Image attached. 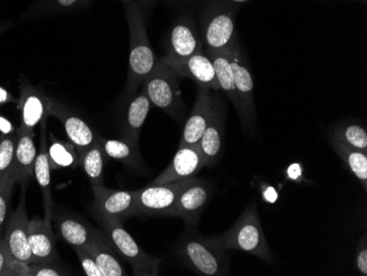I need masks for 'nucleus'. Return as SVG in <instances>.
<instances>
[{
	"mask_svg": "<svg viewBox=\"0 0 367 276\" xmlns=\"http://www.w3.org/2000/svg\"><path fill=\"white\" fill-rule=\"evenodd\" d=\"M95 258L97 265L102 271V276H126L127 272L120 262L119 254H116L114 244L107 236L104 229H95L94 237L86 247Z\"/></svg>",
	"mask_w": 367,
	"mask_h": 276,
	"instance_id": "nucleus-19",
	"label": "nucleus"
},
{
	"mask_svg": "<svg viewBox=\"0 0 367 276\" xmlns=\"http://www.w3.org/2000/svg\"><path fill=\"white\" fill-rule=\"evenodd\" d=\"M332 147L337 155L341 157L345 166L349 172L355 175V178L360 180L364 190H367V153L362 152L360 150L353 149L343 145L338 140L330 138Z\"/></svg>",
	"mask_w": 367,
	"mask_h": 276,
	"instance_id": "nucleus-27",
	"label": "nucleus"
},
{
	"mask_svg": "<svg viewBox=\"0 0 367 276\" xmlns=\"http://www.w3.org/2000/svg\"><path fill=\"white\" fill-rule=\"evenodd\" d=\"M127 15L130 36L129 71L126 96L135 94L154 69L157 60L147 38V26L141 6L137 0H121Z\"/></svg>",
	"mask_w": 367,
	"mask_h": 276,
	"instance_id": "nucleus-1",
	"label": "nucleus"
},
{
	"mask_svg": "<svg viewBox=\"0 0 367 276\" xmlns=\"http://www.w3.org/2000/svg\"><path fill=\"white\" fill-rule=\"evenodd\" d=\"M107 159L108 157L105 155L98 139L95 145L79 155V163L91 180V186L104 185V167Z\"/></svg>",
	"mask_w": 367,
	"mask_h": 276,
	"instance_id": "nucleus-28",
	"label": "nucleus"
},
{
	"mask_svg": "<svg viewBox=\"0 0 367 276\" xmlns=\"http://www.w3.org/2000/svg\"><path fill=\"white\" fill-rule=\"evenodd\" d=\"M330 138L338 140L347 147L367 153V133L362 124L353 122L338 124L332 128Z\"/></svg>",
	"mask_w": 367,
	"mask_h": 276,
	"instance_id": "nucleus-29",
	"label": "nucleus"
},
{
	"mask_svg": "<svg viewBox=\"0 0 367 276\" xmlns=\"http://www.w3.org/2000/svg\"><path fill=\"white\" fill-rule=\"evenodd\" d=\"M52 102L36 89H25L22 96V124L21 128L33 132V128L50 114Z\"/></svg>",
	"mask_w": 367,
	"mask_h": 276,
	"instance_id": "nucleus-24",
	"label": "nucleus"
},
{
	"mask_svg": "<svg viewBox=\"0 0 367 276\" xmlns=\"http://www.w3.org/2000/svg\"><path fill=\"white\" fill-rule=\"evenodd\" d=\"M213 96L209 89L198 87L195 104L182 129L180 145H197L211 119Z\"/></svg>",
	"mask_w": 367,
	"mask_h": 276,
	"instance_id": "nucleus-17",
	"label": "nucleus"
},
{
	"mask_svg": "<svg viewBox=\"0 0 367 276\" xmlns=\"http://www.w3.org/2000/svg\"><path fill=\"white\" fill-rule=\"evenodd\" d=\"M225 124H226L225 105L217 95H213L211 119L203 131V137L200 138L198 142V145L205 157L206 166H211L218 162L219 155L222 150Z\"/></svg>",
	"mask_w": 367,
	"mask_h": 276,
	"instance_id": "nucleus-14",
	"label": "nucleus"
},
{
	"mask_svg": "<svg viewBox=\"0 0 367 276\" xmlns=\"http://www.w3.org/2000/svg\"><path fill=\"white\" fill-rule=\"evenodd\" d=\"M173 1H184V0H173Z\"/></svg>",
	"mask_w": 367,
	"mask_h": 276,
	"instance_id": "nucleus-43",
	"label": "nucleus"
},
{
	"mask_svg": "<svg viewBox=\"0 0 367 276\" xmlns=\"http://www.w3.org/2000/svg\"><path fill=\"white\" fill-rule=\"evenodd\" d=\"M142 91L147 95L152 106L162 110L175 119H182L186 105L180 96L178 75L164 58L156 62L154 69L142 84Z\"/></svg>",
	"mask_w": 367,
	"mask_h": 276,
	"instance_id": "nucleus-4",
	"label": "nucleus"
},
{
	"mask_svg": "<svg viewBox=\"0 0 367 276\" xmlns=\"http://www.w3.org/2000/svg\"><path fill=\"white\" fill-rule=\"evenodd\" d=\"M99 143L104 150L105 155L108 159L120 161L130 167L139 169L142 165L141 153L139 145H135L128 140L104 139L98 137Z\"/></svg>",
	"mask_w": 367,
	"mask_h": 276,
	"instance_id": "nucleus-25",
	"label": "nucleus"
},
{
	"mask_svg": "<svg viewBox=\"0 0 367 276\" xmlns=\"http://www.w3.org/2000/svg\"><path fill=\"white\" fill-rule=\"evenodd\" d=\"M201 51H203V40L195 23L189 17H182L171 29L165 61L168 64L180 63Z\"/></svg>",
	"mask_w": 367,
	"mask_h": 276,
	"instance_id": "nucleus-11",
	"label": "nucleus"
},
{
	"mask_svg": "<svg viewBox=\"0 0 367 276\" xmlns=\"http://www.w3.org/2000/svg\"><path fill=\"white\" fill-rule=\"evenodd\" d=\"M75 150L76 149L72 143H66L58 140L52 142L51 145L48 147V161L51 165V170L76 166L79 163V159Z\"/></svg>",
	"mask_w": 367,
	"mask_h": 276,
	"instance_id": "nucleus-30",
	"label": "nucleus"
},
{
	"mask_svg": "<svg viewBox=\"0 0 367 276\" xmlns=\"http://www.w3.org/2000/svg\"><path fill=\"white\" fill-rule=\"evenodd\" d=\"M97 219L102 225L107 236L109 237L116 254L128 263L131 264L133 275H159L160 258L145 254L141 247L135 242L133 237L124 229V223L100 217Z\"/></svg>",
	"mask_w": 367,
	"mask_h": 276,
	"instance_id": "nucleus-5",
	"label": "nucleus"
},
{
	"mask_svg": "<svg viewBox=\"0 0 367 276\" xmlns=\"http://www.w3.org/2000/svg\"><path fill=\"white\" fill-rule=\"evenodd\" d=\"M232 66L233 79L238 96L239 117L246 129L254 128L256 121L255 104H254V83L251 72L246 65L243 54L241 52L238 40L227 50Z\"/></svg>",
	"mask_w": 367,
	"mask_h": 276,
	"instance_id": "nucleus-6",
	"label": "nucleus"
},
{
	"mask_svg": "<svg viewBox=\"0 0 367 276\" xmlns=\"http://www.w3.org/2000/svg\"><path fill=\"white\" fill-rule=\"evenodd\" d=\"M195 178L151 185L137 190L135 216H170L178 196Z\"/></svg>",
	"mask_w": 367,
	"mask_h": 276,
	"instance_id": "nucleus-7",
	"label": "nucleus"
},
{
	"mask_svg": "<svg viewBox=\"0 0 367 276\" xmlns=\"http://www.w3.org/2000/svg\"><path fill=\"white\" fill-rule=\"evenodd\" d=\"M60 236L69 246L75 248H86L94 237L95 229L76 216L67 213L53 215Z\"/></svg>",
	"mask_w": 367,
	"mask_h": 276,
	"instance_id": "nucleus-23",
	"label": "nucleus"
},
{
	"mask_svg": "<svg viewBox=\"0 0 367 276\" xmlns=\"http://www.w3.org/2000/svg\"><path fill=\"white\" fill-rule=\"evenodd\" d=\"M33 136V132L21 127L17 132L13 178L15 183H20L21 185H27V183L34 174V164L38 151Z\"/></svg>",
	"mask_w": 367,
	"mask_h": 276,
	"instance_id": "nucleus-20",
	"label": "nucleus"
},
{
	"mask_svg": "<svg viewBox=\"0 0 367 276\" xmlns=\"http://www.w3.org/2000/svg\"><path fill=\"white\" fill-rule=\"evenodd\" d=\"M34 175L36 182L42 190L44 203V219L48 223L53 221V197L51 190V165L48 161V143L46 139V126H42L41 130L40 150L36 155L34 164Z\"/></svg>",
	"mask_w": 367,
	"mask_h": 276,
	"instance_id": "nucleus-22",
	"label": "nucleus"
},
{
	"mask_svg": "<svg viewBox=\"0 0 367 276\" xmlns=\"http://www.w3.org/2000/svg\"><path fill=\"white\" fill-rule=\"evenodd\" d=\"M211 241L221 250L248 252L264 262L272 263L273 254L266 241L265 233L258 218V208L250 204L238 221L220 236L211 237Z\"/></svg>",
	"mask_w": 367,
	"mask_h": 276,
	"instance_id": "nucleus-2",
	"label": "nucleus"
},
{
	"mask_svg": "<svg viewBox=\"0 0 367 276\" xmlns=\"http://www.w3.org/2000/svg\"><path fill=\"white\" fill-rule=\"evenodd\" d=\"M359 1H362V3H366V0H359Z\"/></svg>",
	"mask_w": 367,
	"mask_h": 276,
	"instance_id": "nucleus-42",
	"label": "nucleus"
},
{
	"mask_svg": "<svg viewBox=\"0 0 367 276\" xmlns=\"http://www.w3.org/2000/svg\"><path fill=\"white\" fill-rule=\"evenodd\" d=\"M205 51V50H203ZM206 52V51H205ZM209 55L215 66V77L218 79L220 91L226 93L233 106L238 110L239 100L236 96V87H234V79H233L232 66H231L230 58L228 52H206Z\"/></svg>",
	"mask_w": 367,
	"mask_h": 276,
	"instance_id": "nucleus-26",
	"label": "nucleus"
},
{
	"mask_svg": "<svg viewBox=\"0 0 367 276\" xmlns=\"http://www.w3.org/2000/svg\"><path fill=\"white\" fill-rule=\"evenodd\" d=\"M28 231L29 244L34 263L60 261L56 252L52 223L40 218L39 216H34L29 221Z\"/></svg>",
	"mask_w": 367,
	"mask_h": 276,
	"instance_id": "nucleus-18",
	"label": "nucleus"
},
{
	"mask_svg": "<svg viewBox=\"0 0 367 276\" xmlns=\"http://www.w3.org/2000/svg\"><path fill=\"white\" fill-rule=\"evenodd\" d=\"M137 3L139 4L140 6H145V7H147V6L149 5V3H152V0H137Z\"/></svg>",
	"mask_w": 367,
	"mask_h": 276,
	"instance_id": "nucleus-40",
	"label": "nucleus"
},
{
	"mask_svg": "<svg viewBox=\"0 0 367 276\" xmlns=\"http://www.w3.org/2000/svg\"><path fill=\"white\" fill-rule=\"evenodd\" d=\"M211 197V188L207 183L195 178L178 196L170 216L185 221L186 229L197 228L200 216Z\"/></svg>",
	"mask_w": 367,
	"mask_h": 276,
	"instance_id": "nucleus-12",
	"label": "nucleus"
},
{
	"mask_svg": "<svg viewBox=\"0 0 367 276\" xmlns=\"http://www.w3.org/2000/svg\"><path fill=\"white\" fill-rule=\"evenodd\" d=\"M168 65L178 77H188L195 81L198 87L209 91H220L218 79L215 77V66L205 51L198 52L180 63Z\"/></svg>",
	"mask_w": 367,
	"mask_h": 276,
	"instance_id": "nucleus-15",
	"label": "nucleus"
},
{
	"mask_svg": "<svg viewBox=\"0 0 367 276\" xmlns=\"http://www.w3.org/2000/svg\"><path fill=\"white\" fill-rule=\"evenodd\" d=\"M178 256L187 269L198 275L222 276L230 272L226 251L215 246L211 238L200 236L196 228L186 229L178 247Z\"/></svg>",
	"mask_w": 367,
	"mask_h": 276,
	"instance_id": "nucleus-3",
	"label": "nucleus"
},
{
	"mask_svg": "<svg viewBox=\"0 0 367 276\" xmlns=\"http://www.w3.org/2000/svg\"><path fill=\"white\" fill-rule=\"evenodd\" d=\"M15 184V178H9L0 182V236H4V229L7 221L8 209L11 205V194L13 185Z\"/></svg>",
	"mask_w": 367,
	"mask_h": 276,
	"instance_id": "nucleus-32",
	"label": "nucleus"
},
{
	"mask_svg": "<svg viewBox=\"0 0 367 276\" xmlns=\"http://www.w3.org/2000/svg\"><path fill=\"white\" fill-rule=\"evenodd\" d=\"M11 124L7 120L4 119L3 117H0V131L5 132V135H8L11 132Z\"/></svg>",
	"mask_w": 367,
	"mask_h": 276,
	"instance_id": "nucleus-39",
	"label": "nucleus"
},
{
	"mask_svg": "<svg viewBox=\"0 0 367 276\" xmlns=\"http://www.w3.org/2000/svg\"><path fill=\"white\" fill-rule=\"evenodd\" d=\"M81 0H56L58 5L61 8H64V9L74 7V6L81 3Z\"/></svg>",
	"mask_w": 367,
	"mask_h": 276,
	"instance_id": "nucleus-38",
	"label": "nucleus"
},
{
	"mask_svg": "<svg viewBox=\"0 0 367 276\" xmlns=\"http://www.w3.org/2000/svg\"><path fill=\"white\" fill-rule=\"evenodd\" d=\"M201 40L206 52L227 51L236 41L234 11L218 6L203 17Z\"/></svg>",
	"mask_w": 367,
	"mask_h": 276,
	"instance_id": "nucleus-8",
	"label": "nucleus"
},
{
	"mask_svg": "<svg viewBox=\"0 0 367 276\" xmlns=\"http://www.w3.org/2000/svg\"><path fill=\"white\" fill-rule=\"evenodd\" d=\"M69 272L61 265V261L33 263L32 276H64Z\"/></svg>",
	"mask_w": 367,
	"mask_h": 276,
	"instance_id": "nucleus-33",
	"label": "nucleus"
},
{
	"mask_svg": "<svg viewBox=\"0 0 367 276\" xmlns=\"http://www.w3.org/2000/svg\"><path fill=\"white\" fill-rule=\"evenodd\" d=\"M151 108L152 104L143 91H141L137 96L132 97L122 119V139L139 145L140 133Z\"/></svg>",
	"mask_w": 367,
	"mask_h": 276,
	"instance_id": "nucleus-21",
	"label": "nucleus"
},
{
	"mask_svg": "<svg viewBox=\"0 0 367 276\" xmlns=\"http://www.w3.org/2000/svg\"><path fill=\"white\" fill-rule=\"evenodd\" d=\"M96 218H108L124 223L135 216L137 190H116L105 185L93 186Z\"/></svg>",
	"mask_w": 367,
	"mask_h": 276,
	"instance_id": "nucleus-9",
	"label": "nucleus"
},
{
	"mask_svg": "<svg viewBox=\"0 0 367 276\" xmlns=\"http://www.w3.org/2000/svg\"><path fill=\"white\" fill-rule=\"evenodd\" d=\"M50 114L56 117L62 122L66 136L79 155L96 143L98 137H96L89 124L81 119V117L74 114L67 107L52 103Z\"/></svg>",
	"mask_w": 367,
	"mask_h": 276,
	"instance_id": "nucleus-16",
	"label": "nucleus"
},
{
	"mask_svg": "<svg viewBox=\"0 0 367 276\" xmlns=\"http://www.w3.org/2000/svg\"><path fill=\"white\" fill-rule=\"evenodd\" d=\"M33 263L23 262L11 256L5 276H32Z\"/></svg>",
	"mask_w": 367,
	"mask_h": 276,
	"instance_id": "nucleus-35",
	"label": "nucleus"
},
{
	"mask_svg": "<svg viewBox=\"0 0 367 276\" xmlns=\"http://www.w3.org/2000/svg\"><path fill=\"white\" fill-rule=\"evenodd\" d=\"M11 256V254L8 250L7 244L4 240V236H0V276H5Z\"/></svg>",
	"mask_w": 367,
	"mask_h": 276,
	"instance_id": "nucleus-37",
	"label": "nucleus"
},
{
	"mask_svg": "<svg viewBox=\"0 0 367 276\" xmlns=\"http://www.w3.org/2000/svg\"><path fill=\"white\" fill-rule=\"evenodd\" d=\"M230 1L233 4H243L246 3V1H248V0H230Z\"/></svg>",
	"mask_w": 367,
	"mask_h": 276,
	"instance_id": "nucleus-41",
	"label": "nucleus"
},
{
	"mask_svg": "<svg viewBox=\"0 0 367 276\" xmlns=\"http://www.w3.org/2000/svg\"><path fill=\"white\" fill-rule=\"evenodd\" d=\"M17 137L5 135L0 139V182L13 178Z\"/></svg>",
	"mask_w": 367,
	"mask_h": 276,
	"instance_id": "nucleus-31",
	"label": "nucleus"
},
{
	"mask_svg": "<svg viewBox=\"0 0 367 276\" xmlns=\"http://www.w3.org/2000/svg\"><path fill=\"white\" fill-rule=\"evenodd\" d=\"M74 250L76 252L81 268L87 276H102V271L97 265L95 258L86 248H75Z\"/></svg>",
	"mask_w": 367,
	"mask_h": 276,
	"instance_id": "nucleus-34",
	"label": "nucleus"
},
{
	"mask_svg": "<svg viewBox=\"0 0 367 276\" xmlns=\"http://www.w3.org/2000/svg\"><path fill=\"white\" fill-rule=\"evenodd\" d=\"M25 190L26 185H22L20 203L6 221L4 240L13 258L28 263H34V258L29 244V218L27 213L26 199H25L26 198Z\"/></svg>",
	"mask_w": 367,
	"mask_h": 276,
	"instance_id": "nucleus-10",
	"label": "nucleus"
},
{
	"mask_svg": "<svg viewBox=\"0 0 367 276\" xmlns=\"http://www.w3.org/2000/svg\"><path fill=\"white\" fill-rule=\"evenodd\" d=\"M206 167L205 157L199 145H180L172 162L161 173L151 185H160L194 178Z\"/></svg>",
	"mask_w": 367,
	"mask_h": 276,
	"instance_id": "nucleus-13",
	"label": "nucleus"
},
{
	"mask_svg": "<svg viewBox=\"0 0 367 276\" xmlns=\"http://www.w3.org/2000/svg\"><path fill=\"white\" fill-rule=\"evenodd\" d=\"M356 266L362 275H367V246L365 238L361 241L360 246L357 249Z\"/></svg>",
	"mask_w": 367,
	"mask_h": 276,
	"instance_id": "nucleus-36",
	"label": "nucleus"
}]
</instances>
